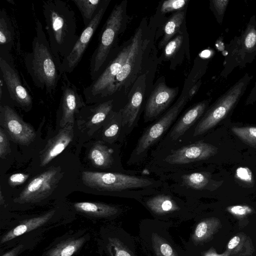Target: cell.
<instances>
[{
	"mask_svg": "<svg viewBox=\"0 0 256 256\" xmlns=\"http://www.w3.org/2000/svg\"><path fill=\"white\" fill-rule=\"evenodd\" d=\"M220 220L216 218H210L202 220L196 226L192 236L196 242H201L209 240L220 228Z\"/></svg>",
	"mask_w": 256,
	"mask_h": 256,
	"instance_id": "cb8c5ba5",
	"label": "cell"
},
{
	"mask_svg": "<svg viewBox=\"0 0 256 256\" xmlns=\"http://www.w3.org/2000/svg\"><path fill=\"white\" fill-rule=\"evenodd\" d=\"M8 140L6 133L2 128L0 129V157L4 158L10 152V146Z\"/></svg>",
	"mask_w": 256,
	"mask_h": 256,
	"instance_id": "f35d334b",
	"label": "cell"
},
{
	"mask_svg": "<svg viewBox=\"0 0 256 256\" xmlns=\"http://www.w3.org/2000/svg\"><path fill=\"white\" fill-rule=\"evenodd\" d=\"M218 148L204 142H196L173 150L165 161L171 164H184L208 158L216 154Z\"/></svg>",
	"mask_w": 256,
	"mask_h": 256,
	"instance_id": "5bb4252c",
	"label": "cell"
},
{
	"mask_svg": "<svg viewBox=\"0 0 256 256\" xmlns=\"http://www.w3.org/2000/svg\"><path fill=\"white\" fill-rule=\"evenodd\" d=\"M146 204L152 211L158 214L174 212L179 208L172 198L164 194L150 198L146 200Z\"/></svg>",
	"mask_w": 256,
	"mask_h": 256,
	"instance_id": "d4e9b609",
	"label": "cell"
},
{
	"mask_svg": "<svg viewBox=\"0 0 256 256\" xmlns=\"http://www.w3.org/2000/svg\"><path fill=\"white\" fill-rule=\"evenodd\" d=\"M113 100L99 102L93 108H90L91 114L88 124H98L102 122L111 112Z\"/></svg>",
	"mask_w": 256,
	"mask_h": 256,
	"instance_id": "f546056e",
	"label": "cell"
},
{
	"mask_svg": "<svg viewBox=\"0 0 256 256\" xmlns=\"http://www.w3.org/2000/svg\"><path fill=\"white\" fill-rule=\"evenodd\" d=\"M124 20V4H116L112 9L102 30L98 44L91 56L90 74L95 80L106 67L108 60Z\"/></svg>",
	"mask_w": 256,
	"mask_h": 256,
	"instance_id": "3957f363",
	"label": "cell"
},
{
	"mask_svg": "<svg viewBox=\"0 0 256 256\" xmlns=\"http://www.w3.org/2000/svg\"><path fill=\"white\" fill-rule=\"evenodd\" d=\"M108 248L112 256H134L128 248L116 238H109Z\"/></svg>",
	"mask_w": 256,
	"mask_h": 256,
	"instance_id": "836d02e7",
	"label": "cell"
},
{
	"mask_svg": "<svg viewBox=\"0 0 256 256\" xmlns=\"http://www.w3.org/2000/svg\"><path fill=\"white\" fill-rule=\"evenodd\" d=\"M0 70L11 100L20 107L30 110L32 106V98L22 82L13 62L0 58Z\"/></svg>",
	"mask_w": 256,
	"mask_h": 256,
	"instance_id": "8fae6325",
	"label": "cell"
},
{
	"mask_svg": "<svg viewBox=\"0 0 256 256\" xmlns=\"http://www.w3.org/2000/svg\"><path fill=\"white\" fill-rule=\"evenodd\" d=\"M143 97L141 90L138 89L129 98L128 103L121 112L122 126L124 128L129 129L134 126L141 107Z\"/></svg>",
	"mask_w": 256,
	"mask_h": 256,
	"instance_id": "44dd1931",
	"label": "cell"
},
{
	"mask_svg": "<svg viewBox=\"0 0 256 256\" xmlns=\"http://www.w3.org/2000/svg\"><path fill=\"white\" fill-rule=\"evenodd\" d=\"M190 98L188 92L181 96L176 102L142 134L134 150L137 156L143 154L160 139L176 119Z\"/></svg>",
	"mask_w": 256,
	"mask_h": 256,
	"instance_id": "9c48e42d",
	"label": "cell"
},
{
	"mask_svg": "<svg viewBox=\"0 0 256 256\" xmlns=\"http://www.w3.org/2000/svg\"><path fill=\"white\" fill-rule=\"evenodd\" d=\"M252 78V76L246 72L220 96L198 123L194 136L204 134L224 119L238 103Z\"/></svg>",
	"mask_w": 256,
	"mask_h": 256,
	"instance_id": "277c9868",
	"label": "cell"
},
{
	"mask_svg": "<svg viewBox=\"0 0 256 256\" xmlns=\"http://www.w3.org/2000/svg\"><path fill=\"white\" fill-rule=\"evenodd\" d=\"M120 125L122 126V122H120L116 121L114 122L106 129L104 132V136L108 138H114L119 132Z\"/></svg>",
	"mask_w": 256,
	"mask_h": 256,
	"instance_id": "60d3db41",
	"label": "cell"
},
{
	"mask_svg": "<svg viewBox=\"0 0 256 256\" xmlns=\"http://www.w3.org/2000/svg\"><path fill=\"white\" fill-rule=\"evenodd\" d=\"M152 240L156 256H176L171 246L158 234H152Z\"/></svg>",
	"mask_w": 256,
	"mask_h": 256,
	"instance_id": "1f68e13d",
	"label": "cell"
},
{
	"mask_svg": "<svg viewBox=\"0 0 256 256\" xmlns=\"http://www.w3.org/2000/svg\"><path fill=\"white\" fill-rule=\"evenodd\" d=\"M227 210L237 216H244L251 214L252 209L248 206L236 205L228 207Z\"/></svg>",
	"mask_w": 256,
	"mask_h": 256,
	"instance_id": "74e56055",
	"label": "cell"
},
{
	"mask_svg": "<svg viewBox=\"0 0 256 256\" xmlns=\"http://www.w3.org/2000/svg\"><path fill=\"white\" fill-rule=\"evenodd\" d=\"M183 40L182 35H178L170 40L165 46L164 57L166 59L172 58L179 50Z\"/></svg>",
	"mask_w": 256,
	"mask_h": 256,
	"instance_id": "e575fe53",
	"label": "cell"
},
{
	"mask_svg": "<svg viewBox=\"0 0 256 256\" xmlns=\"http://www.w3.org/2000/svg\"><path fill=\"white\" fill-rule=\"evenodd\" d=\"M204 256H230V253L227 250H226L223 253L219 254L214 248H212L204 254Z\"/></svg>",
	"mask_w": 256,
	"mask_h": 256,
	"instance_id": "7bdbcfd3",
	"label": "cell"
},
{
	"mask_svg": "<svg viewBox=\"0 0 256 256\" xmlns=\"http://www.w3.org/2000/svg\"><path fill=\"white\" fill-rule=\"evenodd\" d=\"M0 112L2 122L14 142L27 146L34 140V129L24 122L14 109L8 105H2Z\"/></svg>",
	"mask_w": 256,
	"mask_h": 256,
	"instance_id": "4fadbf2b",
	"label": "cell"
},
{
	"mask_svg": "<svg viewBox=\"0 0 256 256\" xmlns=\"http://www.w3.org/2000/svg\"><path fill=\"white\" fill-rule=\"evenodd\" d=\"M256 100V81L254 82V84L251 91L250 92V94L248 97L246 103V104L253 102Z\"/></svg>",
	"mask_w": 256,
	"mask_h": 256,
	"instance_id": "ee69618b",
	"label": "cell"
},
{
	"mask_svg": "<svg viewBox=\"0 0 256 256\" xmlns=\"http://www.w3.org/2000/svg\"><path fill=\"white\" fill-rule=\"evenodd\" d=\"M188 2L187 0H168L164 1L160 10L162 14L172 12L182 9Z\"/></svg>",
	"mask_w": 256,
	"mask_h": 256,
	"instance_id": "8d00e7d4",
	"label": "cell"
},
{
	"mask_svg": "<svg viewBox=\"0 0 256 256\" xmlns=\"http://www.w3.org/2000/svg\"><path fill=\"white\" fill-rule=\"evenodd\" d=\"M84 242V238L63 242L50 250L48 256H72L82 246Z\"/></svg>",
	"mask_w": 256,
	"mask_h": 256,
	"instance_id": "f1b7e54d",
	"label": "cell"
},
{
	"mask_svg": "<svg viewBox=\"0 0 256 256\" xmlns=\"http://www.w3.org/2000/svg\"><path fill=\"white\" fill-rule=\"evenodd\" d=\"M61 80L62 96L59 112L61 116L60 126L64 128L68 124H74L75 114L86 104L76 86L70 80L67 74L62 75Z\"/></svg>",
	"mask_w": 256,
	"mask_h": 256,
	"instance_id": "7c38bea8",
	"label": "cell"
},
{
	"mask_svg": "<svg viewBox=\"0 0 256 256\" xmlns=\"http://www.w3.org/2000/svg\"><path fill=\"white\" fill-rule=\"evenodd\" d=\"M232 131L244 142L256 146V127L244 126L232 128Z\"/></svg>",
	"mask_w": 256,
	"mask_h": 256,
	"instance_id": "d6a6232c",
	"label": "cell"
},
{
	"mask_svg": "<svg viewBox=\"0 0 256 256\" xmlns=\"http://www.w3.org/2000/svg\"><path fill=\"white\" fill-rule=\"evenodd\" d=\"M35 21L32 49L24 54V65L34 84L52 96L62 78L60 66L52 53L41 22L38 19Z\"/></svg>",
	"mask_w": 256,
	"mask_h": 256,
	"instance_id": "7a4b0ae2",
	"label": "cell"
},
{
	"mask_svg": "<svg viewBox=\"0 0 256 256\" xmlns=\"http://www.w3.org/2000/svg\"><path fill=\"white\" fill-rule=\"evenodd\" d=\"M112 150L106 146L98 143L94 144L89 152V158L96 167L106 168L113 162Z\"/></svg>",
	"mask_w": 256,
	"mask_h": 256,
	"instance_id": "484cf974",
	"label": "cell"
},
{
	"mask_svg": "<svg viewBox=\"0 0 256 256\" xmlns=\"http://www.w3.org/2000/svg\"><path fill=\"white\" fill-rule=\"evenodd\" d=\"M72 124H68L60 130L56 135L50 138L40 154V165L44 166L60 154L74 138Z\"/></svg>",
	"mask_w": 256,
	"mask_h": 256,
	"instance_id": "2e32d148",
	"label": "cell"
},
{
	"mask_svg": "<svg viewBox=\"0 0 256 256\" xmlns=\"http://www.w3.org/2000/svg\"><path fill=\"white\" fill-rule=\"evenodd\" d=\"M230 256H252L254 252L252 240L243 232L234 236L227 244Z\"/></svg>",
	"mask_w": 256,
	"mask_h": 256,
	"instance_id": "7402d4cb",
	"label": "cell"
},
{
	"mask_svg": "<svg viewBox=\"0 0 256 256\" xmlns=\"http://www.w3.org/2000/svg\"><path fill=\"white\" fill-rule=\"evenodd\" d=\"M29 175L23 173H16L9 178V184L12 186H15L23 184L28 178Z\"/></svg>",
	"mask_w": 256,
	"mask_h": 256,
	"instance_id": "b9f144b4",
	"label": "cell"
},
{
	"mask_svg": "<svg viewBox=\"0 0 256 256\" xmlns=\"http://www.w3.org/2000/svg\"><path fill=\"white\" fill-rule=\"evenodd\" d=\"M83 183L99 190L120 192L150 187L154 182L148 178L115 172L84 171Z\"/></svg>",
	"mask_w": 256,
	"mask_h": 256,
	"instance_id": "8992f818",
	"label": "cell"
},
{
	"mask_svg": "<svg viewBox=\"0 0 256 256\" xmlns=\"http://www.w3.org/2000/svg\"><path fill=\"white\" fill-rule=\"evenodd\" d=\"M63 174L60 167H51L32 179L14 200L17 203L36 202L48 196L56 188Z\"/></svg>",
	"mask_w": 256,
	"mask_h": 256,
	"instance_id": "ba28073f",
	"label": "cell"
},
{
	"mask_svg": "<svg viewBox=\"0 0 256 256\" xmlns=\"http://www.w3.org/2000/svg\"><path fill=\"white\" fill-rule=\"evenodd\" d=\"M14 32L4 8L0 10V58L13 62L11 52L14 45Z\"/></svg>",
	"mask_w": 256,
	"mask_h": 256,
	"instance_id": "d6986e66",
	"label": "cell"
},
{
	"mask_svg": "<svg viewBox=\"0 0 256 256\" xmlns=\"http://www.w3.org/2000/svg\"><path fill=\"white\" fill-rule=\"evenodd\" d=\"M42 10L50 46L61 66L79 38L75 12L67 2L61 0L43 1Z\"/></svg>",
	"mask_w": 256,
	"mask_h": 256,
	"instance_id": "6da1fadb",
	"label": "cell"
},
{
	"mask_svg": "<svg viewBox=\"0 0 256 256\" xmlns=\"http://www.w3.org/2000/svg\"><path fill=\"white\" fill-rule=\"evenodd\" d=\"M132 40L126 44L110 60L100 76L88 86L84 88L86 103L99 102L108 96L114 80L120 72L132 47Z\"/></svg>",
	"mask_w": 256,
	"mask_h": 256,
	"instance_id": "52a82bcc",
	"label": "cell"
},
{
	"mask_svg": "<svg viewBox=\"0 0 256 256\" xmlns=\"http://www.w3.org/2000/svg\"><path fill=\"white\" fill-rule=\"evenodd\" d=\"M184 17V11L176 12L166 22L164 27V36L160 42V47L166 46L178 31Z\"/></svg>",
	"mask_w": 256,
	"mask_h": 256,
	"instance_id": "83f0119b",
	"label": "cell"
},
{
	"mask_svg": "<svg viewBox=\"0 0 256 256\" xmlns=\"http://www.w3.org/2000/svg\"><path fill=\"white\" fill-rule=\"evenodd\" d=\"M72 2L80 11L86 28L98 11L104 0H72Z\"/></svg>",
	"mask_w": 256,
	"mask_h": 256,
	"instance_id": "4316f807",
	"label": "cell"
},
{
	"mask_svg": "<svg viewBox=\"0 0 256 256\" xmlns=\"http://www.w3.org/2000/svg\"><path fill=\"white\" fill-rule=\"evenodd\" d=\"M176 88L168 86L164 83L158 84L148 100L144 112V121L152 120L166 110L176 98Z\"/></svg>",
	"mask_w": 256,
	"mask_h": 256,
	"instance_id": "9a60e30c",
	"label": "cell"
},
{
	"mask_svg": "<svg viewBox=\"0 0 256 256\" xmlns=\"http://www.w3.org/2000/svg\"><path fill=\"white\" fill-rule=\"evenodd\" d=\"M141 34L140 30H138L132 38V44L130 54L120 72L116 78L110 90L108 96L118 90L130 74L140 50Z\"/></svg>",
	"mask_w": 256,
	"mask_h": 256,
	"instance_id": "e0dca14e",
	"label": "cell"
},
{
	"mask_svg": "<svg viewBox=\"0 0 256 256\" xmlns=\"http://www.w3.org/2000/svg\"><path fill=\"white\" fill-rule=\"evenodd\" d=\"M54 212L55 211L52 210L42 216L24 221L22 223L6 233L2 237L0 243L6 242L42 226L53 216Z\"/></svg>",
	"mask_w": 256,
	"mask_h": 256,
	"instance_id": "ffe728a7",
	"label": "cell"
},
{
	"mask_svg": "<svg viewBox=\"0 0 256 256\" xmlns=\"http://www.w3.org/2000/svg\"><path fill=\"white\" fill-rule=\"evenodd\" d=\"M209 104L204 100L197 103L186 112L172 129L170 138L175 141L182 136L202 116Z\"/></svg>",
	"mask_w": 256,
	"mask_h": 256,
	"instance_id": "ac0fdd59",
	"label": "cell"
},
{
	"mask_svg": "<svg viewBox=\"0 0 256 256\" xmlns=\"http://www.w3.org/2000/svg\"><path fill=\"white\" fill-rule=\"evenodd\" d=\"M182 179L183 184L194 190L204 189L209 182L208 174L202 172L184 174Z\"/></svg>",
	"mask_w": 256,
	"mask_h": 256,
	"instance_id": "4dcf8cb0",
	"label": "cell"
},
{
	"mask_svg": "<svg viewBox=\"0 0 256 256\" xmlns=\"http://www.w3.org/2000/svg\"><path fill=\"white\" fill-rule=\"evenodd\" d=\"M228 0H212L210 6L217 21L222 24L226 8L228 4Z\"/></svg>",
	"mask_w": 256,
	"mask_h": 256,
	"instance_id": "d590c367",
	"label": "cell"
},
{
	"mask_svg": "<svg viewBox=\"0 0 256 256\" xmlns=\"http://www.w3.org/2000/svg\"><path fill=\"white\" fill-rule=\"evenodd\" d=\"M110 1V0H104L94 18L86 27L84 28L70 54L62 60L60 68L62 75L64 73L72 72L82 60L86 50L97 30Z\"/></svg>",
	"mask_w": 256,
	"mask_h": 256,
	"instance_id": "30bf717a",
	"label": "cell"
},
{
	"mask_svg": "<svg viewBox=\"0 0 256 256\" xmlns=\"http://www.w3.org/2000/svg\"><path fill=\"white\" fill-rule=\"evenodd\" d=\"M74 206L80 212L98 217L109 216L118 212L117 208L102 203L80 202L75 203Z\"/></svg>",
	"mask_w": 256,
	"mask_h": 256,
	"instance_id": "603a6c76",
	"label": "cell"
},
{
	"mask_svg": "<svg viewBox=\"0 0 256 256\" xmlns=\"http://www.w3.org/2000/svg\"><path fill=\"white\" fill-rule=\"evenodd\" d=\"M224 55L221 76L226 78L236 68H244L256 56V16H252L240 34L231 40Z\"/></svg>",
	"mask_w": 256,
	"mask_h": 256,
	"instance_id": "5b68a950",
	"label": "cell"
},
{
	"mask_svg": "<svg viewBox=\"0 0 256 256\" xmlns=\"http://www.w3.org/2000/svg\"><path fill=\"white\" fill-rule=\"evenodd\" d=\"M22 247V244L19 245L2 256H16Z\"/></svg>",
	"mask_w": 256,
	"mask_h": 256,
	"instance_id": "f6af8a7d",
	"label": "cell"
},
{
	"mask_svg": "<svg viewBox=\"0 0 256 256\" xmlns=\"http://www.w3.org/2000/svg\"><path fill=\"white\" fill-rule=\"evenodd\" d=\"M236 176L244 182L251 184L252 182V175L251 170L246 167H240L236 171Z\"/></svg>",
	"mask_w": 256,
	"mask_h": 256,
	"instance_id": "ab89813d",
	"label": "cell"
},
{
	"mask_svg": "<svg viewBox=\"0 0 256 256\" xmlns=\"http://www.w3.org/2000/svg\"><path fill=\"white\" fill-rule=\"evenodd\" d=\"M0 202L1 204H4V200L3 198L2 190H0Z\"/></svg>",
	"mask_w": 256,
	"mask_h": 256,
	"instance_id": "bcb514c9",
	"label": "cell"
}]
</instances>
